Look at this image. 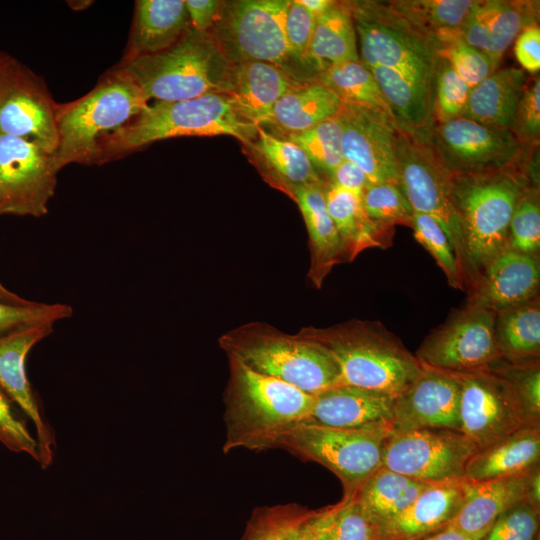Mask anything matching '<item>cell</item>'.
<instances>
[{"label":"cell","mask_w":540,"mask_h":540,"mask_svg":"<svg viewBox=\"0 0 540 540\" xmlns=\"http://www.w3.org/2000/svg\"><path fill=\"white\" fill-rule=\"evenodd\" d=\"M53 325H26L0 334V389L34 425L42 469L53 462L55 437L28 380L26 358L38 342L53 332Z\"/></svg>","instance_id":"18"},{"label":"cell","mask_w":540,"mask_h":540,"mask_svg":"<svg viewBox=\"0 0 540 540\" xmlns=\"http://www.w3.org/2000/svg\"><path fill=\"white\" fill-rule=\"evenodd\" d=\"M289 0L222 1L209 33L233 63L259 61L279 66L303 80L286 36Z\"/></svg>","instance_id":"9"},{"label":"cell","mask_w":540,"mask_h":540,"mask_svg":"<svg viewBox=\"0 0 540 540\" xmlns=\"http://www.w3.org/2000/svg\"><path fill=\"white\" fill-rule=\"evenodd\" d=\"M527 153L515 167L489 173L451 174L450 192L464 250L465 285L507 248L509 224L523 191L535 187L526 173Z\"/></svg>","instance_id":"2"},{"label":"cell","mask_w":540,"mask_h":540,"mask_svg":"<svg viewBox=\"0 0 540 540\" xmlns=\"http://www.w3.org/2000/svg\"><path fill=\"white\" fill-rule=\"evenodd\" d=\"M495 337L504 361L512 364L539 362V296L495 313Z\"/></svg>","instance_id":"35"},{"label":"cell","mask_w":540,"mask_h":540,"mask_svg":"<svg viewBox=\"0 0 540 540\" xmlns=\"http://www.w3.org/2000/svg\"><path fill=\"white\" fill-rule=\"evenodd\" d=\"M325 183L300 188L293 196L308 230L312 253L311 278L318 286L331 268L345 258L341 238L326 206Z\"/></svg>","instance_id":"34"},{"label":"cell","mask_w":540,"mask_h":540,"mask_svg":"<svg viewBox=\"0 0 540 540\" xmlns=\"http://www.w3.org/2000/svg\"><path fill=\"white\" fill-rule=\"evenodd\" d=\"M258 126L236 109L228 94L155 102L101 144L98 164L117 159L155 141L181 136L228 135L243 146L257 136Z\"/></svg>","instance_id":"4"},{"label":"cell","mask_w":540,"mask_h":540,"mask_svg":"<svg viewBox=\"0 0 540 540\" xmlns=\"http://www.w3.org/2000/svg\"><path fill=\"white\" fill-rule=\"evenodd\" d=\"M58 105L28 67L9 56L0 72V133L57 149Z\"/></svg>","instance_id":"16"},{"label":"cell","mask_w":540,"mask_h":540,"mask_svg":"<svg viewBox=\"0 0 540 540\" xmlns=\"http://www.w3.org/2000/svg\"><path fill=\"white\" fill-rule=\"evenodd\" d=\"M417 540H473L461 532L452 529L450 527H445L441 530H438L430 535L424 536Z\"/></svg>","instance_id":"56"},{"label":"cell","mask_w":540,"mask_h":540,"mask_svg":"<svg viewBox=\"0 0 540 540\" xmlns=\"http://www.w3.org/2000/svg\"><path fill=\"white\" fill-rule=\"evenodd\" d=\"M328 181L346 190L362 193L370 184L365 172L354 162L343 161L332 171Z\"/></svg>","instance_id":"54"},{"label":"cell","mask_w":540,"mask_h":540,"mask_svg":"<svg viewBox=\"0 0 540 540\" xmlns=\"http://www.w3.org/2000/svg\"><path fill=\"white\" fill-rule=\"evenodd\" d=\"M310 524L316 540H384L381 525L354 494L343 496L334 505L312 510Z\"/></svg>","instance_id":"38"},{"label":"cell","mask_w":540,"mask_h":540,"mask_svg":"<svg viewBox=\"0 0 540 540\" xmlns=\"http://www.w3.org/2000/svg\"><path fill=\"white\" fill-rule=\"evenodd\" d=\"M514 53L522 68L530 73L540 70V28L531 25L515 39Z\"/></svg>","instance_id":"52"},{"label":"cell","mask_w":540,"mask_h":540,"mask_svg":"<svg viewBox=\"0 0 540 540\" xmlns=\"http://www.w3.org/2000/svg\"><path fill=\"white\" fill-rule=\"evenodd\" d=\"M465 477L430 483L413 502L381 526L384 540H417L445 528L469 492Z\"/></svg>","instance_id":"24"},{"label":"cell","mask_w":540,"mask_h":540,"mask_svg":"<svg viewBox=\"0 0 540 540\" xmlns=\"http://www.w3.org/2000/svg\"><path fill=\"white\" fill-rule=\"evenodd\" d=\"M461 375L423 365L415 381L395 398L391 430L424 428L460 432Z\"/></svg>","instance_id":"19"},{"label":"cell","mask_w":540,"mask_h":540,"mask_svg":"<svg viewBox=\"0 0 540 540\" xmlns=\"http://www.w3.org/2000/svg\"><path fill=\"white\" fill-rule=\"evenodd\" d=\"M341 106V101L316 79L302 81L282 95L260 127L286 138L335 116Z\"/></svg>","instance_id":"29"},{"label":"cell","mask_w":540,"mask_h":540,"mask_svg":"<svg viewBox=\"0 0 540 540\" xmlns=\"http://www.w3.org/2000/svg\"><path fill=\"white\" fill-rule=\"evenodd\" d=\"M362 203L368 217L378 225L388 229L395 225L410 227L414 211L397 183L370 184L362 192Z\"/></svg>","instance_id":"43"},{"label":"cell","mask_w":540,"mask_h":540,"mask_svg":"<svg viewBox=\"0 0 540 540\" xmlns=\"http://www.w3.org/2000/svg\"><path fill=\"white\" fill-rule=\"evenodd\" d=\"M389 6L400 16L435 35L442 30H457L474 0H392Z\"/></svg>","instance_id":"39"},{"label":"cell","mask_w":540,"mask_h":540,"mask_svg":"<svg viewBox=\"0 0 540 540\" xmlns=\"http://www.w3.org/2000/svg\"><path fill=\"white\" fill-rule=\"evenodd\" d=\"M324 195L328 212L341 238L345 258L351 261L365 249L391 246L393 229L384 228L368 217L362 193L327 181Z\"/></svg>","instance_id":"31"},{"label":"cell","mask_w":540,"mask_h":540,"mask_svg":"<svg viewBox=\"0 0 540 540\" xmlns=\"http://www.w3.org/2000/svg\"><path fill=\"white\" fill-rule=\"evenodd\" d=\"M539 3L535 0H474L459 33L499 65L517 36L525 28L538 25Z\"/></svg>","instance_id":"22"},{"label":"cell","mask_w":540,"mask_h":540,"mask_svg":"<svg viewBox=\"0 0 540 540\" xmlns=\"http://www.w3.org/2000/svg\"><path fill=\"white\" fill-rule=\"evenodd\" d=\"M394 396L340 384L314 395L308 418L303 423L343 429L390 425Z\"/></svg>","instance_id":"25"},{"label":"cell","mask_w":540,"mask_h":540,"mask_svg":"<svg viewBox=\"0 0 540 540\" xmlns=\"http://www.w3.org/2000/svg\"><path fill=\"white\" fill-rule=\"evenodd\" d=\"M148 106V100L134 82L113 68L86 95L59 104L57 149L53 159L57 170L71 163L98 164L105 138L126 125Z\"/></svg>","instance_id":"6"},{"label":"cell","mask_w":540,"mask_h":540,"mask_svg":"<svg viewBox=\"0 0 540 540\" xmlns=\"http://www.w3.org/2000/svg\"><path fill=\"white\" fill-rule=\"evenodd\" d=\"M223 349L252 370L286 382L310 395L340 385L338 365L317 342L270 329H245L221 340Z\"/></svg>","instance_id":"8"},{"label":"cell","mask_w":540,"mask_h":540,"mask_svg":"<svg viewBox=\"0 0 540 540\" xmlns=\"http://www.w3.org/2000/svg\"><path fill=\"white\" fill-rule=\"evenodd\" d=\"M470 90L471 88L457 75L448 61L440 57L433 90L434 123L462 117Z\"/></svg>","instance_id":"45"},{"label":"cell","mask_w":540,"mask_h":540,"mask_svg":"<svg viewBox=\"0 0 540 540\" xmlns=\"http://www.w3.org/2000/svg\"><path fill=\"white\" fill-rule=\"evenodd\" d=\"M312 510H304L285 530L280 540H316L310 524Z\"/></svg>","instance_id":"55"},{"label":"cell","mask_w":540,"mask_h":540,"mask_svg":"<svg viewBox=\"0 0 540 540\" xmlns=\"http://www.w3.org/2000/svg\"><path fill=\"white\" fill-rule=\"evenodd\" d=\"M526 80L519 68L495 70L471 88L462 117L511 131Z\"/></svg>","instance_id":"33"},{"label":"cell","mask_w":540,"mask_h":540,"mask_svg":"<svg viewBox=\"0 0 540 540\" xmlns=\"http://www.w3.org/2000/svg\"><path fill=\"white\" fill-rule=\"evenodd\" d=\"M415 239L430 253L444 272L448 284L464 289L465 280L454 249L440 224L431 216L414 212L410 222Z\"/></svg>","instance_id":"42"},{"label":"cell","mask_w":540,"mask_h":540,"mask_svg":"<svg viewBox=\"0 0 540 540\" xmlns=\"http://www.w3.org/2000/svg\"><path fill=\"white\" fill-rule=\"evenodd\" d=\"M299 82L302 81L274 64L242 62L234 64L233 85L228 95L243 118L262 126L276 102Z\"/></svg>","instance_id":"28"},{"label":"cell","mask_w":540,"mask_h":540,"mask_svg":"<svg viewBox=\"0 0 540 540\" xmlns=\"http://www.w3.org/2000/svg\"><path fill=\"white\" fill-rule=\"evenodd\" d=\"M460 375V432L479 450L529 426L513 387L504 377L494 371Z\"/></svg>","instance_id":"17"},{"label":"cell","mask_w":540,"mask_h":540,"mask_svg":"<svg viewBox=\"0 0 540 540\" xmlns=\"http://www.w3.org/2000/svg\"><path fill=\"white\" fill-rule=\"evenodd\" d=\"M190 28L184 0H138L121 62L172 47Z\"/></svg>","instance_id":"27"},{"label":"cell","mask_w":540,"mask_h":540,"mask_svg":"<svg viewBox=\"0 0 540 540\" xmlns=\"http://www.w3.org/2000/svg\"><path fill=\"white\" fill-rule=\"evenodd\" d=\"M337 114L342 126L343 158L356 163L371 184H398L396 121L371 110L344 104Z\"/></svg>","instance_id":"20"},{"label":"cell","mask_w":540,"mask_h":540,"mask_svg":"<svg viewBox=\"0 0 540 540\" xmlns=\"http://www.w3.org/2000/svg\"><path fill=\"white\" fill-rule=\"evenodd\" d=\"M10 55L0 52V72Z\"/></svg>","instance_id":"59"},{"label":"cell","mask_w":540,"mask_h":540,"mask_svg":"<svg viewBox=\"0 0 540 540\" xmlns=\"http://www.w3.org/2000/svg\"><path fill=\"white\" fill-rule=\"evenodd\" d=\"M288 139L307 155L318 173L330 176L343 161L342 126L338 114Z\"/></svg>","instance_id":"40"},{"label":"cell","mask_w":540,"mask_h":540,"mask_svg":"<svg viewBox=\"0 0 540 540\" xmlns=\"http://www.w3.org/2000/svg\"><path fill=\"white\" fill-rule=\"evenodd\" d=\"M511 132L523 146H539L540 78L538 74L526 80Z\"/></svg>","instance_id":"50"},{"label":"cell","mask_w":540,"mask_h":540,"mask_svg":"<svg viewBox=\"0 0 540 540\" xmlns=\"http://www.w3.org/2000/svg\"><path fill=\"white\" fill-rule=\"evenodd\" d=\"M316 16L298 0H289L286 15V36L291 57L302 77L307 80L303 62L312 38Z\"/></svg>","instance_id":"51"},{"label":"cell","mask_w":540,"mask_h":540,"mask_svg":"<svg viewBox=\"0 0 540 540\" xmlns=\"http://www.w3.org/2000/svg\"><path fill=\"white\" fill-rule=\"evenodd\" d=\"M539 514L540 509L521 502L504 512L482 540H536Z\"/></svg>","instance_id":"49"},{"label":"cell","mask_w":540,"mask_h":540,"mask_svg":"<svg viewBox=\"0 0 540 540\" xmlns=\"http://www.w3.org/2000/svg\"><path fill=\"white\" fill-rule=\"evenodd\" d=\"M309 12L316 17L325 12L333 3V0H298Z\"/></svg>","instance_id":"57"},{"label":"cell","mask_w":540,"mask_h":540,"mask_svg":"<svg viewBox=\"0 0 540 540\" xmlns=\"http://www.w3.org/2000/svg\"><path fill=\"white\" fill-rule=\"evenodd\" d=\"M540 462V427L526 426L478 450L468 462L464 477L472 482L527 472Z\"/></svg>","instance_id":"32"},{"label":"cell","mask_w":540,"mask_h":540,"mask_svg":"<svg viewBox=\"0 0 540 540\" xmlns=\"http://www.w3.org/2000/svg\"><path fill=\"white\" fill-rule=\"evenodd\" d=\"M144 97L156 102H175L206 94H229L233 85L231 63L209 32L191 26L170 48L120 62Z\"/></svg>","instance_id":"3"},{"label":"cell","mask_w":540,"mask_h":540,"mask_svg":"<svg viewBox=\"0 0 540 540\" xmlns=\"http://www.w3.org/2000/svg\"><path fill=\"white\" fill-rule=\"evenodd\" d=\"M57 173L52 153L32 141L0 133V215H45Z\"/></svg>","instance_id":"15"},{"label":"cell","mask_w":540,"mask_h":540,"mask_svg":"<svg viewBox=\"0 0 540 540\" xmlns=\"http://www.w3.org/2000/svg\"><path fill=\"white\" fill-rule=\"evenodd\" d=\"M190 26L199 32H209L218 18L222 1L184 0Z\"/></svg>","instance_id":"53"},{"label":"cell","mask_w":540,"mask_h":540,"mask_svg":"<svg viewBox=\"0 0 540 540\" xmlns=\"http://www.w3.org/2000/svg\"><path fill=\"white\" fill-rule=\"evenodd\" d=\"M440 56L448 61L470 88L475 87L498 68L487 54L469 44L457 30H442L435 35Z\"/></svg>","instance_id":"41"},{"label":"cell","mask_w":540,"mask_h":540,"mask_svg":"<svg viewBox=\"0 0 540 540\" xmlns=\"http://www.w3.org/2000/svg\"><path fill=\"white\" fill-rule=\"evenodd\" d=\"M396 164L398 185L414 212L434 218L454 249L465 280L460 225L450 192L451 173L418 131L397 126Z\"/></svg>","instance_id":"11"},{"label":"cell","mask_w":540,"mask_h":540,"mask_svg":"<svg viewBox=\"0 0 540 540\" xmlns=\"http://www.w3.org/2000/svg\"><path fill=\"white\" fill-rule=\"evenodd\" d=\"M0 300L7 303L17 304V305L28 304L31 302L9 291L1 282H0Z\"/></svg>","instance_id":"58"},{"label":"cell","mask_w":540,"mask_h":540,"mask_svg":"<svg viewBox=\"0 0 540 540\" xmlns=\"http://www.w3.org/2000/svg\"><path fill=\"white\" fill-rule=\"evenodd\" d=\"M479 449L463 433L424 428L391 432L386 438L382 466L411 479L437 483L464 477Z\"/></svg>","instance_id":"14"},{"label":"cell","mask_w":540,"mask_h":540,"mask_svg":"<svg viewBox=\"0 0 540 540\" xmlns=\"http://www.w3.org/2000/svg\"><path fill=\"white\" fill-rule=\"evenodd\" d=\"M359 60L381 67L433 94L440 45L435 36L397 14L387 1L353 0Z\"/></svg>","instance_id":"7"},{"label":"cell","mask_w":540,"mask_h":540,"mask_svg":"<svg viewBox=\"0 0 540 540\" xmlns=\"http://www.w3.org/2000/svg\"><path fill=\"white\" fill-rule=\"evenodd\" d=\"M491 371L511 384L529 426L540 427V362L512 364L503 361Z\"/></svg>","instance_id":"46"},{"label":"cell","mask_w":540,"mask_h":540,"mask_svg":"<svg viewBox=\"0 0 540 540\" xmlns=\"http://www.w3.org/2000/svg\"><path fill=\"white\" fill-rule=\"evenodd\" d=\"M430 483L380 467L354 494L381 526L406 509Z\"/></svg>","instance_id":"36"},{"label":"cell","mask_w":540,"mask_h":540,"mask_svg":"<svg viewBox=\"0 0 540 540\" xmlns=\"http://www.w3.org/2000/svg\"><path fill=\"white\" fill-rule=\"evenodd\" d=\"M228 358L223 452L278 448L282 437L308 418L314 396L258 373L233 356Z\"/></svg>","instance_id":"1"},{"label":"cell","mask_w":540,"mask_h":540,"mask_svg":"<svg viewBox=\"0 0 540 540\" xmlns=\"http://www.w3.org/2000/svg\"><path fill=\"white\" fill-rule=\"evenodd\" d=\"M73 313L72 307L62 303H39L31 301L28 304L17 305L0 300V334L39 323H55L69 318Z\"/></svg>","instance_id":"47"},{"label":"cell","mask_w":540,"mask_h":540,"mask_svg":"<svg viewBox=\"0 0 540 540\" xmlns=\"http://www.w3.org/2000/svg\"><path fill=\"white\" fill-rule=\"evenodd\" d=\"M539 287V255L506 248L470 286L468 303L496 313L538 297Z\"/></svg>","instance_id":"23"},{"label":"cell","mask_w":540,"mask_h":540,"mask_svg":"<svg viewBox=\"0 0 540 540\" xmlns=\"http://www.w3.org/2000/svg\"><path fill=\"white\" fill-rule=\"evenodd\" d=\"M16 405L0 389V443L16 453H26L39 463L36 437Z\"/></svg>","instance_id":"48"},{"label":"cell","mask_w":540,"mask_h":540,"mask_svg":"<svg viewBox=\"0 0 540 540\" xmlns=\"http://www.w3.org/2000/svg\"><path fill=\"white\" fill-rule=\"evenodd\" d=\"M243 147L261 175L292 198L300 188L326 182L298 145L260 126Z\"/></svg>","instance_id":"26"},{"label":"cell","mask_w":540,"mask_h":540,"mask_svg":"<svg viewBox=\"0 0 540 540\" xmlns=\"http://www.w3.org/2000/svg\"><path fill=\"white\" fill-rule=\"evenodd\" d=\"M314 79L342 104L371 110L395 120L375 78L360 60L332 65Z\"/></svg>","instance_id":"37"},{"label":"cell","mask_w":540,"mask_h":540,"mask_svg":"<svg viewBox=\"0 0 540 540\" xmlns=\"http://www.w3.org/2000/svg\"><path fill=\"white\" fill-rule=\"evenodd\" d=\"M507 248L521 253L539 255V188H526L518 199L509 224Z\"/></svg>","instance_id":"44"},{"label":"cell","mask_w":540,"mask_h":540,"mask_svg":"<svg viewBox=\"0 0 540 540\" xmlns=\"http://www.w3.org/2000/svg\"><path fill=\"white\" fill-rule=\"evenodd\" d=\"M391 432L390 425L343 429L301 423L282 437L278 448L326 467L341 481L343 496H351L382 467Z\"/></svg>","instance_id":"10"},{"label":"cell","mask_w":540,"mask_h":540,"mask_svg":"<svg viewBox=\"0 0 540 540\" xmlns=\"http://www.w3.org/2000/svg\"><path fill=\"white\" fill-rule=\"evenodd\" d=\"M539 487L540 465L521 474L472 482L463 505L446 527L482 540L495 521L513 506L527 501L540 509Z\"/></svg>","instance_id":"21"},{"label":"cell","mask_w":540,"mask_h":540,"mask_svg":"<svg viewBox=\"0 0 540 540\" xmlns=\"http://www.w3.org/2000/svg\"><path fill=\"white\" fill-rule=\"evenodd\" d=\"M299 335L331 354L342 384L397 397L423 369L401 340L377 322L354 320L326 329L308 328Z\"/></svg>","instance_id":"5"},{"label":"cell","mask_w":540,"mask_h":540,"mask_svg":"<svg viewBox=\"0 0 540 540\" xmlns=\"http://www.w3.org/2000/svg\"><path fill=\"white\" fill-rule=\"evenodd\" d=\"M357 36L347 1H334L316 17L303 70L307 80L314 79L328 67L358 61Z\"/></svg>","instance_id":"30"},{"label":"cell","mask_w":540,"mask_h":540,"mask_svg":"<svg viewBox=\"0 0 540 540\" xmlns=\"http://www.w3.org/2000/svg\"><path fill=\"white\" fill-rule=\"evenodd\" d=\"M451 174L496 172L518 166L529 147L510 130L464 117L434 123L418 131Z\"/></svg>","instance_id":"13"},{"label":"cell","mask_w":540,"mask_h":540,"mask_svg":"<svg viewBox=\"0 0 540 540\" xmlns=\"http://www.w3.org/2000/svg\"><path fill=\"white\" fill-rule=\"evenodd\" d=\"M494 324V311L467 303L424 339L415 357L424 366L456 374L491 371L504 361Z\"/></svg>","instance_id":"12"}]
</instances>
